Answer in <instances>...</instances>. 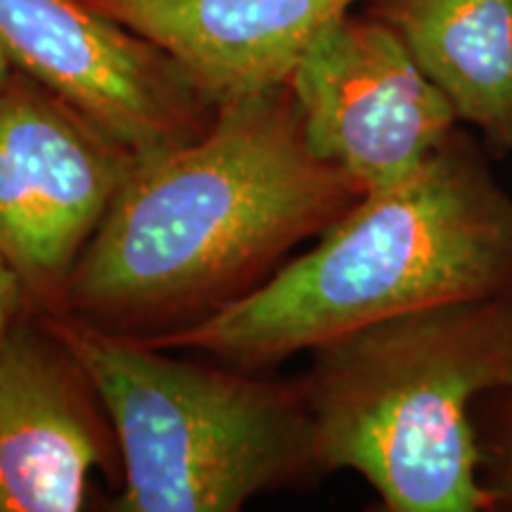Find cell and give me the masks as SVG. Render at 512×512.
Masks as SVG:
<instances>
[{"label": "cell", "mask_w": 512, "mask_h": 512, "mask_svg": "<svg viewBox=\"0 0 512 512\" xmlns=\"http://www.w3.org/2000/svg\"><path fill=\"white\" fill-rule=\"evenodd\" d=\"M361 197L309 150L287 83L221 102L200 138L140 159L50 313L131 337L200 320Z\"/></svg>", "instance_id": "6da1fadb"}, {"label": "cell", "mask_w": 512, "mask_h": 512, "mask_svg": "<svg viewBox=\"0 0 512 512\" xmlns=\"http://www.w3.org/2000/svg\"><path fill=\"white\" fill-rule=\"evenodd\" d=\"M456 128L392 188L366 192L318 245L233 302L143 342L275 363L380 320L512 287V195Z\"/></svg>", "instance_id": "7a4b0ae2"}, {"label": "cell", "mask_w": 512, "mask_h": 512, "mask_svg": "<svg viewBox=\"0 0 512 512\" xmlns=\"http://www.w3.org/2000/svg\"><path fill=\"white\" fill-rule=\"evenodd\" d=\"M503 387H512V287L330 339L299 384L320 470L356 472L392 512L494 510L472 411Z\"/></svg>", "instance_id": "3957f363"}, {"label": "cell", "mask_w": 512, "mask_h": 512, "mask_svg": "<svg viewBox=\"0 0 512 512\" xmlns=\"http://www.w3.org/2000/svg\"><path fill=\"white\" fill-rule=\"evenodd\" d=\"M124 460L121 512H235L320 470L299 387L178 361L143 339L53 313Z\"/></svg>", "instance_id": "277c9868"}, {"label": "cell", "mask_w": 512, "mask_h": 512, "mask_svg": "<svg viewBox=\"0 0 512 512\" xmlns=\"http://www.w3.org/2000/svg\"><path fill=\"white\" fill-rule=\"evenodd\" d=\"M138 162L46 88L0 91V254L50 309Z\"/></svg>", "instance_id": "5b68a950"}, {"label": "cell", "mask_w": 512, "mask_h": 512, "mask_svg": "<svg viewBox=\"0 0 512 512\" xmlns=\"http://www.w3.org/2000/svg\"><path fill=\"white\" fill-rule=\"evenodd\" d=\"M287 86L309 150L363 195L413 176L460 124L401 36L370 12L320 31Z\"/></svg>", "instance_id": "8992f818"}, {"label": "cell", "mask_w": 512, "mask_h": 512, "mask_svg": "<svg viewBox=\"0 0 512 512\" xmlns=\"http://www.w3.org/2000/svg\"><path fill=\"white\" fill-rule=\"evenodd\" d=\"M0 48L140 159L200 138L214 119L164 50L83 0H0Z\"/></svg>", "instance_id": "52a82bcc"}, {"label": "cell", "mask_w": 512, "mask_h": 512, "mask_svg": "<svg viewBox=\"0 0 512 512\" xmlns=\"http://www.w3.org/2000/svg\"><path fill=\"white\" fill-rule=\"evenodd\" d=\"M67 347L12 328L0 347V512H76L86 505L102 434Z\"/></svg>", "instance_id": "ba28073f"}, {"label": "cell", "mask_w": 512, "mask_h": 512, "mask_svg": "<svg viewBox=\"0 0 512 512\" xmlns=\"http://www.w3.org/2000/svg\"><path fill=\"white\" fill-rule=\"evenodd\" d=\"M164 50L204 98L283 86L306 48L358 0H83Z\"/></svg>", "instance_id": "9c48e42d"}, {"label": "cell", "mask_w": 512, "mask_h": 512, "mask_svg": "<svg viewBox=\"0 0 512 512\" xmlns=\"http://www.w3.org/2000/svg\"><path fill=\"white\" fill-rule=\"evenodd\" d=\"M458 121L484 147L512 152V0H375Z\"/></svg>", "instance_id": "30bf717a"}, {"label": "cell", "mask_w": 512, "mask_h": 512, "mask_svg": "<svg viewBox=\"0 0 512 512\" xmlns=\"http://www.w3.org/2000/svg\"><path fill=\"white\" fill-rule=\"evenodd\" d=\"M479 482L496 508H512V387L484 394L472 411Z\"/></svg>", "instance_id": "8fae6325"}, {"label": "cell", "mask_w": 512, "mask_h": 512, "mask_svg": "<svg viewBox=\"0 0 512 512\" xmlns=\"http://www.w3.org/2000/svg\"><path fill=\"white\" fill-rule=\"evenodd\" d=\"M24 292H27L24 280L19 278L10 261L0 254V347L15 328V316L22 306Z\"/></svg>", "instance_id": "7c38bea8"}, {"label": "cell", "mask_w": 512, "mask_h": 512, "mask_svg": "<svg viewBox=\"0 0 512 512\" xmlns=\"http://www.w3.org/2000/svg\"><path fill=\"white\" fill-rule=\"evenodd\" d=\"M10 79H12V64L8 60V55L3 53V48H0V91L8 86Z\"/></svg>", "instance_id": "4fadbf2b"}]
</instances>
